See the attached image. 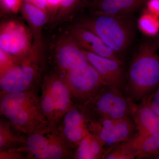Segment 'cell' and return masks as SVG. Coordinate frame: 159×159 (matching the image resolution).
<instances>
[{"label":"cell","mask_w":159,"mask_h":159,"mask_svg":"<svg viewBox=\"0 0 159 159\" xmlns=\"http://www.w3.org/2000/svg\"><path fill=\"white\" fill-rule=\"evenodd\" d=\"M154 41L139 46L129 66L125 91L133 102H141L159 86V55Z\"/></svg>","instance_id":"6da1fadb"},{"label":"cell","mask_w":159,"mask_h":159,"mask_svg":"<svg viewBox=\"0 0 159 159\" xmlns=\"http://www.w3.org/2000/svg\"><path fill=\"white\" fill-rule=\"evenodd\" d=\"M23 0H1V8L8 12H16L21 9Z\"/></svg>","instance_id":"603a6c76"},{"label":"cell","mask_w":159,"mask_h":159,"mask_svg":"<svg viewBox=\"0 0 159 159\" xmlns=\"http://www.w3.org/2000/svg\"><path fill=\"white\" fill-rule=\"evenodd\" d=\"M54 60L58 72L62 75L88 63L84 51L69 33L62 34L54 49Z\"/></svg>","instance_id":"8fae6325"},{"label":"cell","mask_w":159,"mask_h":159,"mask_svg":"<svg viewBox=\"0 0 159 159\" xmlns=\"http://www.w3.org/2000/svg\"><path fill=\"white\" fill-rule=\"evenodd\" d=\"M25 138V143L19 151L25 152L29 158L65 159L71 154L72 148L57 125L49 123L27 135Z\"/></svg>","instance_id":"277c9868"},{"label":"cell","mask_w":159,"mask_h":159,"mask_svg":"<svg viewBox=\"0 0 159 159\" xmlns=\"http://www.w3.org/2000/svg\"><path fill=\"white\" fill-rule=\"evenodd\" d=\"M57 126L71 148L77 147L89 132L86 118L79 106L75 104L63 115Z\"/></svg>","instance_id":"4fadbf2b"},{"label":"cell","mask_w":159,"mask_h":159,"mask_svg":"<svg viewBox=\"0 0 159 159\" xmlns=\"http://www.w3.org/2000/svg\"><path fill=\"white\" fill-rule=\"evenodd\" d=\"M39 51L22 58H16L1 70L0 88L2 93H16L33 89L40 73Z\"/></svg>","instance_id":"52a82bcc"},{"label":"cell","mask_w":159,"mask_h":159,"mask_svg":"<svg viewBox=\"0 0 159 159\" xmlns=\"http://www.w3.org/2000/svg\"><path fill=\"white\" fill-rule=\"evenodd\" d=\"M139 159H159V152H155V153L143 156L140 157Z\"/></svg>","instance_id":"83f0119b"},{"label":"cell","mask_w":159,"mask_h":159,"mask_svg":"<svg viewBox=\"0 0 159 159\" xmlns=\"http://www.w3.org/2000/svg\"><path fill=\"white\" fill-rule=\"evenodd\" d=\"M84 51L89 62L97 70L107 85L123 93L126 80L123 61Z\"/></svg>","instance_id":"7c38bea8"},{"label":"cell","mask_w":159,"mask_h":159,"mask_svg":"<svg viewBox=\"0 0 159 159\" xmlns=\"http://www.w3.org/2000/svg\"><path fill=\"white\" fill-rule=\"evenodd\" d=\"M116 147L122 153L133 155L137 159L143 156L159 152V132L145 135L137 134L133 138Z\"/></svg>","instance_id":"e0dca14e"},{"label":"cell","mask_w":159,"mask_h":159,"mask_svg":"<svg viewBox=\"0 0 159 159\" xmlns=\"http://www.w3.org/2000/svg\"><path fill=\"white\" fill-rule=\"evenodd\" d=\"M91 14L90 16L80 20L76 25L93 31L119 55L125 52L133 38L134 22L132 16Z\"/></svg>","instance_id":"3957f363"},{"label":"cell","mask_w":159,"mask_h":159,"mask_svg":"<svg viewBox=\"0 0 159 159\" xmlns=\"http://www.w3.org/2000/svg\"><path fill=\"white\" fill-rule=\"evenodd\" d=\"M87 126L89 131L103 145L105 155L117 145L128 141L138 134L131 118L102 119L97 121L87 119Z\"/></svg>","instance_id":"9c48e42d"},{"label":"cell","mask_w":159,"mask_h":159,"mask_svg":"<svg viewBox=\"0 0 159 159\" xmlns=\"http://www.w3.org/2000/svg\"><path fill=\"white\" fill-rule=\"evenodd\" d=\"M1 113L16 130L27 135L48 124L41 108L35 90L16 93H3Z\"/></svg>","instance_id":"7a4b0ae2"},{"label":"cell","mask_w":159,"mask_h":159,"mask_svg":"<svg viewBox=\"0 0 159 159\" xmlns=\"http://www.w3.org/2000/svg\"><path fill=\"white\" fill-rule=\"evenodd\" d=\"M91 0H61L59 7L51 22L55 25L68 19L80 8L86 6Z\"/></svg>","instance_id":"ffe728a7"},{"label":"cell","mask_w":159,"mask_h":159,"mask_svg":"<svg viewBox=\"0 0 159 159\" xmlns=\"http://www.w3.org/2000/svg\"><path fill=\"white\" fill-rule=\"evenodd\" d=\"M105 154L102 143L89 131L77 146L75 157L77 159H103Z\"/></svg>","instance_id":"d6986e66"},{"label":"cell","mask_w":159,"mask_h":159,"mask_svg":"<svg viewBox=\"0 0 159 159\" xmlns=\"http://www.w3.org/2000/svg\"><path fill=\"white\" fill-rule=\"evenodd\" d=\"M130 104L131 116L138 134L145 135L159 132V116L144 99L138 102L130 100Z\"/></svg>","instance_id":"2e32d148"},{"label":"cell","mask_w":159,"mask_h":159,"mask_svg":"<svg viewBox=\"0 0 159 159\" xmlns=\"http://www.w3.org/2000/svg\"><path fill=\"white\" fill-rule=\"evenodd\" d=\"M138 20V28L142 33L149 37L159 34V17L143 7Z\"/></svg>","instance_id":"44dd1931"},{"label":"cell","mask_w":159,"mask_h":159,"mask_svg":"<svg viewBox=\"0 0 159 159\" xmlns=\"http://www.w3.org/2000/svg\"><path fill=\"white\" fill-rule=\"evenodd\" d=\"M61 76L70 90L73 102L74 101L75 104L78 106L83 105L102 88L107 85L89 62Z\"/></svg>","instance_id":"ba28073f"},{"label":"cell","mask_w":159,"mask_h":159,"mask_svg":"<svg viewBox=\"0 0 159 159\" xmlns=\"http://www.w3.org/2000/svg\"><path fill=\"white\" fill-rule=\"evenodd\" d=\"M144 8L159 17V0H147Z\"/></svg>","instance_id":"484cf974"},{"label":"cell","mask_w":159,"mask_h":159,"mask_svg":"<svg viewBox=\"0 0 159 159\" xmlns=\"http://www.w3.org/2000/svg\"><path fill=\"white\" fill-rule=\"evenodd\" d=\"M31 44L29 31L16 21L2 23L0 30V50L17 58L30 55L35 50Z\"/></svg>","instance_id":"30bf717a"},{"label":"cell","mask_w":159,"mask_h":159,"mask_svg":"<svg viewBox=\"0 0 159 159\" xmlns=\"http://www.w3.org/2000/svg\"><path fill=\"white\" fill-rule=\"evenodd\" d=\"M31 3L46 11L49 15L48 6L47 0H31Z\"/></svg>","instance_id":"4316f807"},{"label":"cell","mask_w":159,"mask_h":159,"mask_svg":"<svg viewBox=\"0 0 159 159\" xmlns=\"http://www.w3.org/2000/svg\"><path fill=\"white\" fill-rule=\"evenodd\" d=\"M136 157L133 155L125 154L122 153L116 146L110 150L103 157L105 159H133Z\"/></svg>","instance_id":"d4e9b609"},{"label":"cell","mask_w":159,"mask_h":159,"mask_svg":"<svg viewBox=\"0 0 159 159\" xmlns=\"http://www.w3.org/2000/svg\"><path fill=\"white\" fill-rule=\"evenodd\" d=\"M42 83L39 97L41 108L49 123L57 125L74 104L70 92L58 73L46 75Z\"/></svg>","instance_id":"8992f818"},{"label":"cell","mask_w":159,"mask_h":159,"mask_svg":"<svg viewBox=\"0 0 159 159\" xmlns=\"http://www.w3.org/2000/svg\"><path fill=\"white\" fill-rule=\"evenodd\" d=\"M68 31L77 44L84 51L102 57L123 61L120 55L91 30L76 25L71 27Z\"/></svg>","instance_id":"5bb4252c"},{"label":"cell","mask_w":159,"mask_h":159,"mask_svg":"<svg viewBox=\"0 0 159 159\" xmlns=\"http://www.w3.org/2000/svg\"><path fill=\"white\" fill-rule=\"evenodd\" d=\"M147 0H91L86 7L91 13L129 16L143 9Z\"/></svg>","instance_id":"9a60e30c"},{"label":"cell","mask_w":159,"mask_h":159,"mask_svg":"<svg viewBox=\"0 0 159 159\" xmlns=\"http://www.w3.org/2000/svg\"><path fill=\"white\" fill-rule=\"evenodd\" d=\"M21 10L30 26L34 38V46L39 50L41 44V31L50 20L49 15L32 3L23 2Z\"/></svg>","instance_id":"ac0fdd59"},{"label":"cell","mask_w":159,"mask_h":159,"mask_svg":"<svg viewBox=\"0 0 159 159\" xmlns=\"http://www.w3.org/2000/svg\"><path fill=\"white\" fill-rule=\"evenodd\" d=\"M23 2L31 3V0H23Z\"/></svg>","instance_id":"f546056e"},{"label":"cell","mask_w":159,"mask_h":159,"mask_svg":"<svg viewBox=\"0 0 159 159\" xmlns=\"http://www.w3.org/2000/svg\"><path fill=\"white\" fill-rule=\"evenodd\" d=\"M79 107L89 121L131 118L129 99L107 85Z\"/></svg>","instance_id":"5b68a950"},{"label":"cell","mask_w":159,"mask_h":159,"mask_svg":"<svg viewBox=\"0 0 159 159\" xmlns=\"http://www.w3.org/2000/svg\"><path fill=\"white\" fill-rule=\"evenodd\" d=\"M10 122H1L0 124V150L16 149L15 147L21 144L25 145V138L16 135L10 129Z\"/></svg>","instance_id":"7402d4cb"},{"label":"cell","mask_w":159,"mask_h":159,"mask_svg":"<svg viewBox=\"0 0 159 159\" xmlns=\"http://www.w3.org/2000/svg\"><path fill=\"white\" fill-rule=\"evenodd\" d=\"M144 99L151 108L159 116V86L155 90Z\"/></svg>","instance_id":"cb8c5ba5"},{"label":"cell","mask_w":159,"mask_h":159,"mask_svg":"<svg viewBox=\"0 0 159 159\" xmlns=\"http://www.w3.org/2000/svg\"><path fill=\"white\" fill-rule=\"evenodd\" d=\"M156 46L157 49L158 50H159V34H158L157 36L156 39L154 41Z\"/></svg>","instance_id":"f1b7e54d"}]
</instances>
